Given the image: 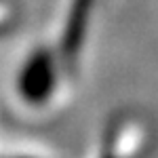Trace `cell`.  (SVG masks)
Returning <instances> with one entry per match:
<instances>
[{
  "instance_id": "6da1fadb",
  "label": "cell",
  "mask_w": 158,
  "mask_h": 158,
  "mask_svg": "<svg viewBox=\"0 0 158 158\" xmlns=\"http://www.w3.org/2000/svg\"><path fill=\"white\" fill-rule=\"evenodd\" d=\"M103 0H57L9 76V101L27 120H51L72 108L86 80Z\"/></svg>"
},
{
  "instance_id": "3957f363",
  "label": "cell",
  "mask_w": 158,
  "mask_h": 158,
  "mask_svg": "<svg viewBox=\"0 0 158 158\" xmlns=\"http://www.w3.org/2000/svg\"><path fill=\"white\" fill-rule=\"evenodd\" d=\"M0 158H61L57 152L38 146H17L9 150H0Z\"/></svg>"
},
{
  "instance_id": "7a4b0ae2",
  "label": "cell",
  "mask_w": 158,
  "mask_h": 158,
  "mask_svg": "<svg viewBox=\"0 0 158 158\" xmlns=\"http://www.w3.org/2000/svg\"><path fill=\"white\" fill-rule=\"evenodd\" d=\"M158 129L154 120L133 108L114 110L99 127L86 158H156Z\"/></svg>"
}]
</instances>
